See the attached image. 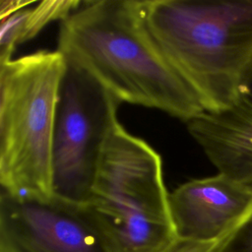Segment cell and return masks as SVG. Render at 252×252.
<instances>
[{
	"label": "cell",
	"mask_w": 252,
	"mask_h": 252,
	"mask_svg": "<svg viewBox=\"0 0 252 252\" xmlns=\"http://www.w3.org/2000/svg\"><path fill=\"white\" fill-rule=\"evenodd\" d=\"M57 50L119 102L156 108L184 122L204 111L153 37L142 1L83 2L61 22Z\"/></svg>",
	"instance_id": "cell-1"
},
{
	"label": "cell",
	"mask_w": 252,
	"mask_h": 252,
	"mask_svg": "<svg viewBox=\"0 0 252 252\" xmlns=\"http://www.w3.org/2000/svg\"><path fill=\"white\" fill-rule=\"evenodd\" d=\"M142 5L153 37L204 111L230 107L252 65V0Z\"/></svg>",
	"instance_id": "cell-2"
},
{
	"label": "cell",
	"mask_w": 252,
	"mask_h": 252,
	"mask_svg": "<svg viewBox=\"0 0 252 252\" xmlns=\"http://www.w3.org/2000/svg\"><path fill=\"white\" fill-rule=\"evenodd\" d=\"M160 156L118 123L85 204L108 252H162L177 240Z\"/></svg>",
	"instance_id": "cell-3"
},
{
	"label": "cell",
	"mask_w": 252,
	"mask_h": 252,
	"mask_svg": "<svg viewBox=\"0 0 252 252\" xmlns=\"http://www.w3.org/2000/svg\"><path fill=\"white\" fill-rule=\"evenodd\" d=\"M66 64L58 50L0 64V184L11 195L54 196L52 140Z\"/></svg>",
	"instance_id": "cell-4"
},
{
	"label": "cell",
	"mask_w": 252,
	"mask_h": 252,
	"mask_svg": "<svg viewBox=\"0 0 252 252\" xmlns=\"http://www.w3.org/2000/svg\"><path fill=\"white\" fill-rule=\"evenodd\" d=\"M119 103L90 74L67 62L53 129L54 196L76 204L89 202L101 155L119 123Z\"/></svg>",
	"instance_id": "cell-5"
},
{
	"label": "cell",
	"mask_w": 252,
	"mask_h": 252,
	"mask_svg": "<svg viewBox=\"0 0 252 252\" xmlns=\"http://www.w3.org/2000/svg\"><path fill=\"white\" fill-rule=\"evenodd\" d=\"M0 252H108L85 204L0 194Z\"/></svg>",
	"instance_id": "cell-6"
},
{
	"label": "cell",
	"mask_w": 252,
	"mask_h": 252,
	"mask_svg": "<svg viewBox=\"0 0 252 252\" xmlns=\"http://www.w3.org/2000/svg\"><path fill=\"white\" fill-rule=\"evenodd\" d=\"M177 239L220 242L252 206V185L221 173L189 180L168 195Z\"/></svg>",
	"instance_id": "cell-7"
},
{
	"label": "cell",
	"mask_w": 252,
	"mask_h": 252,
	"mask_svg": "<svg viewBox=\"0 0 252 252\" xmlns=\"http://www.w3.org/2000/svg\"><path fill=\"white\" fill-rule=\"evenodd\" d=\"M185 123L219 173L252 185V65L230 107L203 111Z\"/></svg>",
	"instance_id": "cell-8"
},
{
	"label": "cell",
	"mask_w": 252,
	"mask_h": 252,
	"mask_svg": "<svg viewBox=\"0 0 252 252\" xmlns=\"http://www.w3.org/2000/svg\"><path fill=\"white\" fill-rule=\"evenodd\" d=\"M83 2L81 1H41L35 7L26 8V17L23 30V42L34 37L49 23L67 19Z\"/></svg>",
	"instance_id": "cell-9"
},
{
	"label": "cell",
	"mask_w": 252,
	"mask_h": 252,
	"mask_svg": "<svg viewBox=\"0 0 252 252\" xmlns=\"http://www.w3.org/2000/svg\"><path fill=\"white\" fill-rule=\"evenodd\" d=\"M27 8V7H26ZM26 8L1 19L0 27V64L12 60L16 47L23 43V29Z\"/></svg>",
	"instance_id": "cell-10"
},
{
	"label": "cell",
	"mask_w": 252,
	"mask_h": 252,
	"mask_svg": "<svg viewBox=\"0 0 252 252\" xmlns=\"http://www.w3.org/2000/svg\"><path fill=\"white\" fill-rule=\"evenodd\" d=\"M216 252H252V206L234 230L220 243Z\"/></svg>",
	"instance_id": "cell-11"
},
{
	"label": "cell",
	"mask_w": 252,
	"mask_h": 252,
	"mask_svg": "<svg viewBox=\"0 0 252 252\" xmlns=\"http://www.w3.org/2000/svg\"><path fill=\"white\" fill-rule=\"evenodd\" d=\"M220 242H197L177 239L162 252H216Z\"/></svg>",
	"instance_id": "cell-12"
},
{
	"label": "cell",
	"mask_w": 252,
	"mask_h": 252,
	"mask_svg": "<svg viewBox=\"0 0 252 252\" xmlns=\"http://www.w3.org/2000/svg\"><path fill=\"white\" fill-rule=\"evenodd\" d=\"M32 1H19V0H1L0 2V18L4 19L18 10L28 7Z\"/></svg>",
	"instance_id": "cell-13"
}]
</instances>
